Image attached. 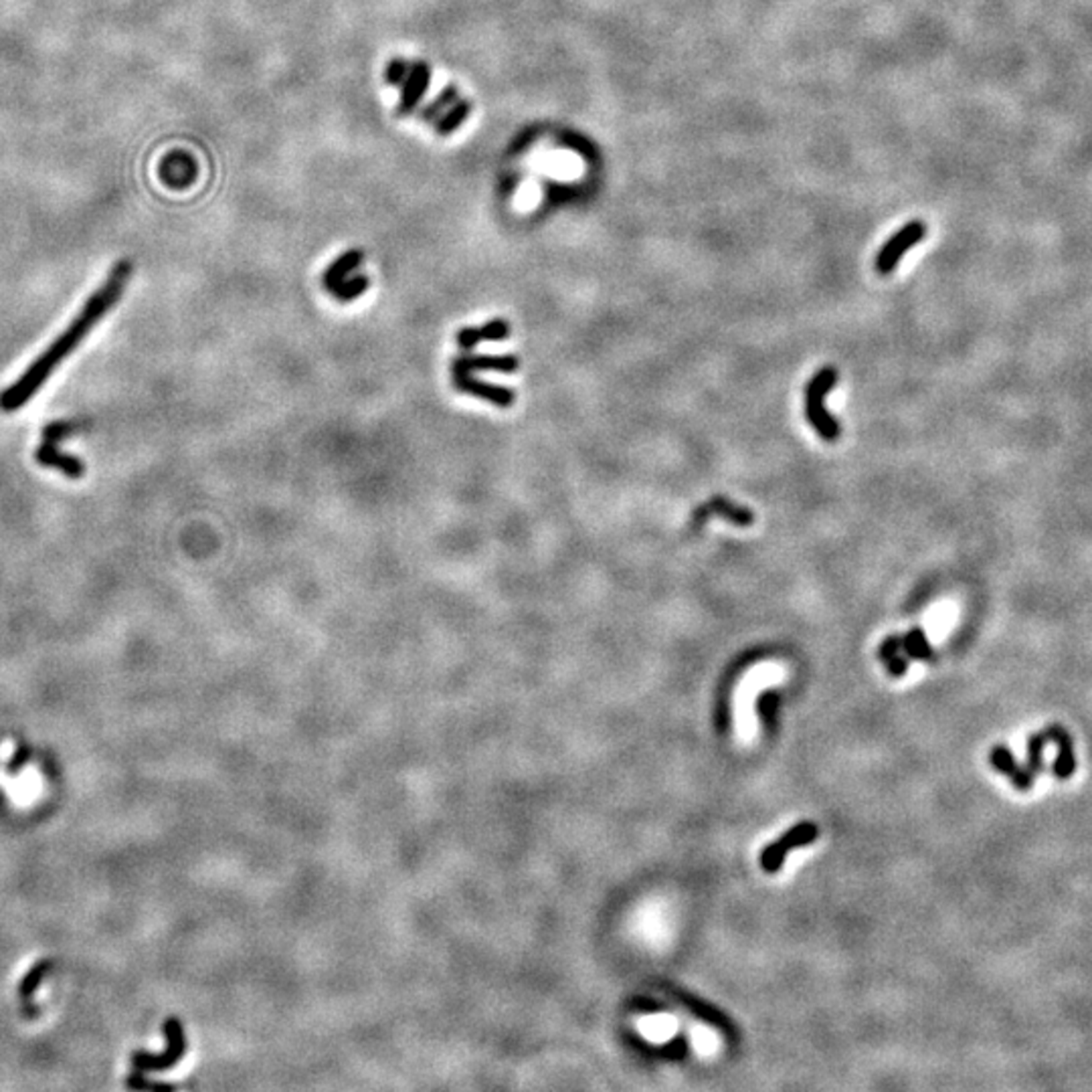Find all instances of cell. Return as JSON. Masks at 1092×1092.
Listing matches in <instances>:
<instances>
[{
    "mask_svg": "<svg viewBox=\"0 0 1092 1092\" xmlns=\"http://www.w3.org/2000/svg\"><path fill=\"white\" fill-rule=\"evenodd\" d=\"M902 649H905L906 656L914 657V660H931L933 656L931 643H928L927 634L922 632L920 627L911 629V632L902 637Z\"/></svg>",
    "mask_w": 1092,
    "mask_h": 1092,
    "instance_id": "19",
    "label": "cell"
},
{
    "mask_svg": "<svg viewBox=\"0 0 1092 1092\" xmlns=\"http://www.w3.org/2000/svg\"><path fill=\"white\" fill-rule=\"evenodd\" d=\"M407 71H409V61L397 57V59L391 61L389 67H386L385 79L389 81V84H397L399 85V84H401V79L407 76Z\"/></svg>",
    "mask_w": 1092,
    "mask_h": 1092,
    "instance_id": "24",
    "label": "cell"
},
{
    "mask_svg": "<svg viewBox=\"0 0 1092 1092\" xmlns=\"http://www.w3.org/2000/svg\"><path fill=\"white\" fill-rule=\"evenodd\" d=\"M708 517H721V518L729 520V522H732V524H737V526H741V528H747V526L752 524V522H755V514H752L749 508L738 506L732 500L722 498V496L712 498L708 504H704L702 508H698L696 514H694V522H698V524H702V522L707 520Z\"/></svg>",
    "mask_w": 1092,
    "mask_h": 1092,
    "instance_id": "10",
    "label": "cell"
},
{
    "mask_svg": "<svg viewBox=\"0 0 1092 1092\" xmlns=\"http://www.w3.org/2000/svg\"><path fill=\"white\" fill-rule=\"evenodd\" d=\"M676 1026H678V1023H676L674 1017L666 1015V1014L648 1015V1017H643V1020L640 1022L641 1032L646 1034L649 1040H654V1042L668 1040V1037L674 1036L676 1034Z\"/></svg>",
    "mask_w": 1092,
    "mask_h": 1092,
    "instance_id": "18",
    "label": "cell"
},
{
    "mask_svg": "<svg viewBox=\"0 0 1092 1092\" xmlns=\"http://www.w3.org/2000/svg\"><path fill=\"white\" fill-rule=\"evenodd\" d=\"M35 459L39 461L43 467H51V470H57L61 473H65L67 478L71 480H79L84 478L85 473V464L76 456H70V453L61 451L57 443H51V441H43L37 447L35 451Z\"/></svg>",
    "mask_w": 1092,
    "mask_h": 1092,
    "instance_id": "9",
    "label": "cell"
},
{
    "mask_svg": "<svg viewBox=\"0 0 1092 1092\" xmlns=\"http://www.w3.org/2000/svg\"><path fill=\"white\" fill-rule=\"evenodd\" d=\"M508 336H510V324L496 318V320H490L480 328H461L456 341L461 350H472L480 342H502Z\"/></svg>",
    "mask_w": 1092,
    "mask_h": 1092,
    "instance_id": "12",
    "label": "cell"
},
{
    "mask_svg": "<svg viewBox=\"0 0 1092 1092\" xmlns=\"http://www.w3.org/2000/svg\"><path fill=\"white\" fill-rule=\"evenodd\" d=\"M49 969H51V961H40L31 969L29 973L25 975V979L20 981L18 997H20V1003H23V1012L26 1014V1017H33L39 1014V1008L35 1006V1003L31 1006V1000H33V995H35L37 987L40 986V981H43V975L49 971Z\"/></svg>",
    "mask_w": 1092,
    "mask_h": 1092,
    "instance_id": "16",
    "label": "cell"
},
{
    "mask_svg": "<svg viewBox=\"0 0 1092 1092\" xmlns=\"http://www.w3.org/2000/svg\"><path fill=\"white\" fill-rule=\"evenodd\" d=\"M431 81V70L425 61H413L409 71L401 79V99H399V114L409 115L417 110L419 101L425 96Z\"/></svg>",
    "mask_w": 1092,
    "mask_h": 1092,
    "instance_id": "8",
    "label": "cell"
},
{
    "mask_svg": "<svg viewBox=\"0 0 1092 1092\" xmlns=\"http://www.w3.org/2000/svg\"><path fill=\"white\" fill-rule=\"evenodd\" d=\"M470 112H472V104H470V101L459 99L458 104L453 106L451 110L447 112V114L443 115V118H441V120L437 121L436 130H437L441 136L453 134V132L458 130V128H459L461 124H464L467 115H470Z\"/></svg>",
    "mask_w": 1092,
    "mask_h": 1092,
    "instance_id": "20",
    "label": "cell"
},
{
    "mask_svg": "<svg viewBox=\"0 0 1092 1092\" xmlns=\"http://www.w3.org/2000/svg\"><path fill=\"white\" fill-rule=\"evenodd\" d=\"M1050 732H1052V743L1058 744V757L1054 759L1052 773L1058 779H1070L1076 771L1073 738H1070L1068 732L1062 727H1058V724H1052V727H1050Z\"/></svg>",
    "mask_w": 1092,
    "mask_h": 1092,
    "instance_id": "13",
    "label": "cell"
},
{
    "mask_svg": "<svg viewBox=\"0 0 1092 1092\" xmlns=\"http://www.w3.org/2000/svg\"><path fill=\"white\" fill-rule=\"evenodd\" d=\"M816 838H817V827L813 824H799L795 827H791V830L787 832L781 839H777L775 844L765 847V852L761 856V866L771 874L779 872L783 866L787 852L816 842Z\"/></svg>",
    "mask_w": 1092,
    "mask_h": 1092,
    "instance_id": "6",
    "label": "cell"
},
{
    "mask_svg": "<svg viewBox=\"0 0 1092 1092\" xmlns=\"http://www.w3.org/2000/svg\"><path fill=\"white\" fill-rule=\"evenodd\" d=\"M927 237V225L922 221H912L902 227L897 235L890 237L876 257V271L880 275H888L897 269L898 261L911 251L917 243Z\"/></svg>",
    "mask_w": 1092,
    "mask_h": 1092,
    "instance_id": "4",
    "label": "cell"
},
{
    "mask_svg": "<svg viewBox=\"0 0 1092 1092\" xmlns=\"http://www.w3.org/2000/svg\"><path fill=\"white\" fill-rule=\"evenodd\" d=\"M81 427H84V423H81V421H70V419H67V421H53L49 425H45L43 441L59 443V441H63V439L79 433Z\"/></svg>",
    "mask_w": 1092,
    "mask_h": 1092,
    "instance_id": "22",
    "label": "cell"
},
{
    "mask_svg": "<svg viewBox=\"0 0 1092 1092\" xmlns=\"http://www.w3.org/2000/svg\"><path fill=\"white\" fill-rule=\"evenodd\" d=\"M451 385H453V389L459 392L478 397L481 399V401L502 407V409H508V407H512L514 401H517V392H514L512 389H508V386H502V385L480 381V378L472 377V372H467V370H451Z\"/></svg>",
    "mask_w": 1092,
    "mask_h": 1092,
    "instance_id": "5",
    "label": "cell"
},
{
    "mask_svg": "<svg viewBox=\"0 0 1092 1092\" xmlns=\"http://www.w3.org/2000/svg\"><path fill=\"white\" fill-rule=\"evenodd\" d=\"M1048 743H1052V732H1050V727L1044 732H1037V735L1030 737L1026 765H1015L1012 775H1009L1015 789H1020V791L1032 789L1036 777L1046 769V766H1044V747H1046Z\"/></svg>",
    "mask_w": 1092,
    "mask_h": 1092,
    "instance_id": "7",
    "label": "cell"
},
{
    "mask_svg": "<svg viewBox=\"0 0 1092 1092\" xmlns=\"http://www.w3.org/2000/svg\"><path fill=\"white\" fill-rule=\"evenodd\" d=\"M836 383L838 372L827 366V369L819 370L805 386V417L813 429L817 431V436L825 441H836L839 433H842L839 423L833 419V415L825 407V397L830 395V391L836 386Z\"/></svg>",
    "mask_w": 1092,
    "mask_h": 1092,
    "instance_id": "2",
    "label": "cell"
},
{
    "mask_svg": "<svg viewBox=\"0 0 1092 1092\" xmlns=\"http://www.w3.org/2000/svg\"><path fill=\"white\" fill-rule=\"evenodd\" d=\"M692 1037H694L696 1048L700 1050L702 1054H712L718 1048V1040L716 1036L710 1032L707 1028H694L692 1030Z\"/></svg>",
    "mask_w": 1092,
    "mask_h": 1092,
    "instance_id": "23",
    "label": "cell"
},
{
    "mask_svg": "<svg viewBox=\"0 0 1092 1092\" xmlns=\"http://www.w3.org/2000/svg\"><path fill=\"white\" fill-rule=\"evenodd\" d=\"M132 274H134L132 261L121 260L115 263L110 271V275H107V280L104 282V286H101L98 291H93V294L90 296V300L85 302V306L81 308V311L76 316V320L67 326L63 334H61L57 341L53 342L49 348H47L43 355H40L37 361L23 372V375H20L18 381H15L9 386V389H4L3 392H0V409H3L4 413H15L18 409H23V407L37 395L40 386H43L47 383V378L55 372L57 366L77 348V344L84 341L87 334H90V330L96 326V324L115 306V304L120 302V297L121 294H124V289L128 286V282H130Z\"/></svg>",
    "mask_w": 1092,
    "mask_h": 1092,
    "instance_id": "1",
    "label": "cell"
},
{
    "mask_svg": "<svg viewBox=\"0 0 1092 1092\" xmlns=\"http://www.w3.org/2000/svg\"><path fill=\"white\" fill-rule=\"evenodd\" d=\"M165 1034L168 1040V1048L160 1054L150 1052H134L132 1064L138 1073H154V1070H168L176 1066L187 1052V1037L182 1030V1022L176 1017H168L165 1023Z\"/></svg>",
    "mask_w": 1092,
    "mask_h": 1092,
    "instance_id": "3",
    "label": "cell"
},
{
    "mask_svg": "<svg viewBox=\"0 0 1092 1092\" xmlns=\"http://www.w3.org/2000/svg\"><path fill=\"white\" fill-rule=\"evenodd\" d=\"M451 370H496V372H517L520 369V358L514 355H480V356H458L451 361Z\"/></svg>",
    "mask_w": 1092,
    "mask_h": 1092,
    "instance_id": "11",
    "label": "cell"
},
{
    "mask_svg": "<svg viewBox=\"0 0 1092 1092\" xmlns=\"http://www.w3.org/2000/svg\"><path fill=\"white\" fill-rule=\"evenodd\" d=\"M160 176L172 188H185L196 176V166L185 154H172L160 165Z\"/></svg>",
    "mask_w": 1092,
    "mask_h": 1092,
    "instance_id": "14",
    "label": "cell"
},
{
    "mask_svg": "<svg viewBox=\"0 0 1092 1092\" xmlns=\"http://www.w3.org/2000/svg\"><path fill=\"white\" fill-rule=\"evenodd\" d=\"M900 649H902V640L897 635L886 637L880 646L882 662L886 663V668L892 676H905L908 670V660L905 656H900Z\"/></svg>",
    "mask_w": 1092,
    "mask_h": 1092,
    "instance_id": "17",
    "label": "cell"
},
{
    "mask_svg": "<svg viewBox=\"0 0 1092 1092\" xmlns=\"http://www.w3.org/2000/svg\"><path fill=\"white\" fill-rule=\"evenodd\" d=\"M363 261H364V253L361 249L346 251L344 255L338 257V260L326 269V274H324L322 277L324 288H326L332 294V291L341 286V283L352 274V271H355L356 268H361Z\"/></svg>",
    "mask_w": 1092,
    "mask_h": 1092,
    "instance_id": "15",
    "label": "cell"
},
{
    "mask_svg": "<svg viewBox=\"0 0 1092 1092\" xmlns=\"http://www.w3.org/2000/svg\"><path fill=\"white\" fill-rule=\"evenodd\" d=\"M369 286H370L369 277H366V275H355V277H350V280H344L341 286H338L334 291H332V296H334L338 302L348 304L352 300H356L358 296H363L364 291L369 289Z\"/></svg>",
    "mask_w": 1092,
    "mask_h": 1092,
    "instance_id": "21",
    "label": "cell"
}]
</instances>
